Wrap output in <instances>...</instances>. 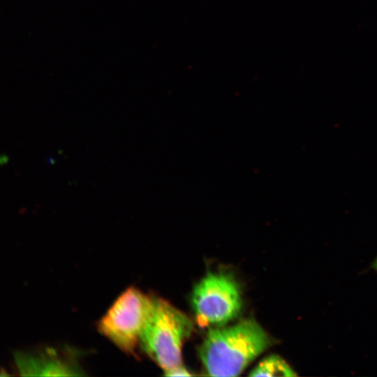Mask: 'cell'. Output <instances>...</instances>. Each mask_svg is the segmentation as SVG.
Here are the masks:
<instances>
[{
  "label": "cell",
  "mask_w": 377,
  "mask_h": 377,
  "mask_svg": "<svg viewBox=\"0 0 377 377\" xmlns=\"http://www.w3.org/2000/svg\"><path fill=\"white\" fill-rule=\"evenodd\" d=\"M272 340L255 320L246 319L235 325L210 329L199 348L207 375L237 376Z\"/></svg>",
  "instance_id": "6da1fadb"
},
{
  "label": "cell",
  "mask_w": 377,
  "mask_h": 377,
  "mask_svg": "<svg viewBox=\"0 0 377 377\" xmlns=\"http://www.w3.org/2000/svg\"><path fill=\"white\" fill-rule=\"evenodd\" d=\"M193 330L189 318L168 302L154 298L140 343L163 371L182 364V346Z\"/></svg>",
  "instance_id": "7a4b0ae2"
},
{
  "label": "cell",
  "mask_w": 377,
  "mask_h": 377,
  "mask_svg": "<svg viewBox=\"0 0 377 377\" xmlns=\"http://www.w3.org/2000/svg\"><path fill=\"white\" fill-rule=\"evenodd\" d=\"M154 298L135 287L127 288L100 320L99 331L123 352L133 354L151 315Z\"/></svg>",
  "instance_id": "3957f363"
},
{
  "label": "cell",
  "mask_w": 377,
  "mask_h": 377,
  "mask_svg": "<svg viewBox=\"0 0 377 377\" xmlns=\"http://www.w3.org/2000/svg\"><path fill=\"white\" fill-rule=\"evenodd\" d=\"M191 305L198 324L221 325L235 318L242 305L240 288L225 272H208L195 286Z\"/></svg>",
  "instance_id": "277c9868"
},
{
  "label": "cell",
  "mask_w": 377,
  "mask_h": 377,
  "mask_svg": "<svg viewBox=\"0 0 377 377\" xmlns=\"http://www.w3.org/2000/svg\"><path fill=\"white\" fill-rule=\"evenodd\" d=\"M18 371L23 376H77L78 370L52 350L15 355Z\"/></svg>",
  "instance_id": "5b68a950"
},
{
  "label": "cell",
  "mask_w": 377,
  "mask_h": 377,
  "mask_svg": "<svg viewBox=\"0 0 377 377\" xmlns=\"http://www.w3.org/2000/svg\"><path fill=\"white\" fill-rule=\"evenodd\" d=\"M290 365L278 355L263 359L249 374L251 376H295Z\"/></svg>",
  "instance_id": "8992f818"
},
{
  "label": "cell",
  "mask_w": 377,
  "mask_h": 377,
  "mask_svg": "<svg viewBox=\"0 0 377 377\" xmlns=\"http://www.w3.org/2000/svg\"><path fill=\"white\" fill-rule=\"evenodd\" d=\"M165 375L168 376H189L191 373L182 364L164 371Z\"/></svg>",
  "instance_id": "52a82bcc"
},
{
  "label": "cell",
  "mask_w": 377,
  "mask_h": 377,
  "mask_svg": "<svg viewBox=\"0 0 377 377\" xmlns=\"http://www.w3.org/2000/svg\"><path fill=\"white\" fill-rule=\"evenodd\" d=\"M371 267L375 269V270H377V257L376 258V259L374 260V261L373 262L372 265H371Z\"/></svg>",
  "instance_id": "ba28073f"
}]
</instances>
